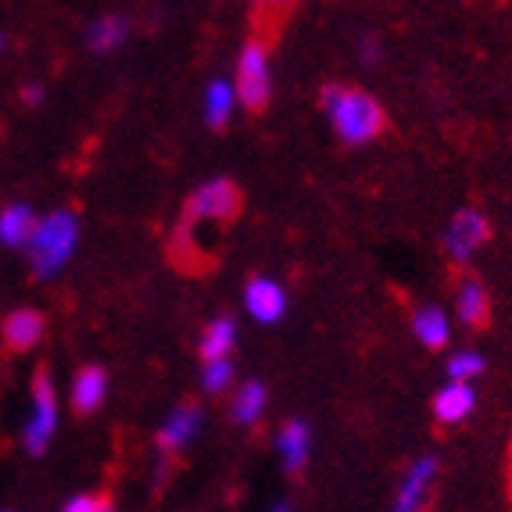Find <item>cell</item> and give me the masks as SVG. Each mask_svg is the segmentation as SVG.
Masks as SVG:
<instances>
[{
	"instance_id": "e0dca14e",
	"label": "cell",
	"mask_w": 512,
	"mask_h": 512,
	"mask_svg": "<svg viewBox=\"0 0 512 512\" xmlns=\"http://www.w3.org/2000/svg\"><path fill=\"white\" fill-rule=\"evenodd\" d=\"M459 319L466 326H487V319H491V298H487L484 283L466 280L459 287Z\"/></svg>"
},
{
	"instance_id": "484cf974",
	"label": "cell",
	"mask_w": 512,
	"mask_h": 512,
	"mask_svg": "<svg viewBox=\"0 0 512 512\" xmlns=\"http://www.w3.org/2000/svg\"><path fill=\"white\" fill-rule=\"evenodd\" d=\"M4 47H8V40H4V36H0V51H4Z\"/></svg>"
},
{
	"instance_id": "603a6c76",
	"label": "cell",
	"mask_w": 512,
	"mask_h": 512,
	"mask_svg": "<svg viewBox=\"0 0 512 512\" xmlns=\"http://www.w3.org/2000/svg\"><path fill=\"white\" fill-rule=\"evenodd\" d=\"M294 4H298V0H255V8H258V15H262L265 26H276L280 18L291 15Z\"/></svg>"
},
{
	"instance_id": "ffe728a7",
	"label": "cell",
	"mask_w": 512,
	"mask_h": 512,
	"mask_svg": "<svg viewBox=\"0 0 512 512\" xmlns=\"http://www.w3.org/2000/svg\"><path fill=\"white\" fill-rule=\"evenodd\" d=\"M233 344H237V323L233 319H215L201 333V359H219V355H230Z\"/></svg>"
},
{
	"instance_id": "d4e9b609",
	"label": "cell",
	"mask_w": 512,
	"mask_h": 512,
	"mask_svg": "<svg viewBox=\"0 0 512 512\" xmlns=\"http://www.w3.org/2000/svg\"><path fill=\"white\" fill-rule=\"evenodd\" d=\"M26 104H40L43 101V86H26Z\"/></svg>"
},
{
	"instance_id": "4fadbf2b",
	"label": "cell",
	"mask_w": 512,
	"mask_h": 512,
	"mask_svg": "<svg viewBox=\"0 0 512 512\" xmlns=\"http://www.w3.org/2000/svg\"><path fill=\"white\" fill-rule=\"evenodd\" d=\"M276 448H280L283 470L287 473H301L308 462V452H312V441H308V427L301 419H291L283 423L280 437H276Z\"/></svg>"
},
{
	"instance_id": "277c9868",
	"label": "cell",
	"mask_w": 512,
	"mask_h": 512,
	"mask_svg": "<svg viewBox=\"0 0 512 512\" xmlns=\"http://www.w3.org/2000/svg\"><path fill=\"white\" fill-rule=\"evenodd\" d=\"M54 430H58V394L47 369H40L33 380V419L26 423V452L43 455L51 444Z\"/></svg>"
},
{
	"instance_id": "44dd1931",
	"label": "cell",
	"mask_w": 512,
	"mask_h": 512,
	"mask_svg": "<svg viewBox=\"0 0 512 512\" xmlns=\"http://www.w3.org/2000/svg\"><path fill=\"white\" fill-rule=\"evenodd\" d=\"M233 384V359L230 355H219V359H205V369H201V387L208 394H222L230 391Z\"/></svg>"
},
{
	"instance_id": "52a82bcc",
	"label": "cell",
	"mask_w": 512,
	"mask_h": 512,
	"mask_svg": "<svg viewBox=\"0 0 512 512\" xmlns=\"http://www.w3.org/2000/svg\"><path fill=\"white\" fill-rule=\"evenodd\" d=\"M244 305H248L251 319H258V323H276L287 312V291L276 280L258 276V280L248 283V291H244Z\"/></svg>"
},
{
	"instance_id": "cb8c5ba5",
	"label": "cell",
	"mask_w": 512,
	"mask_h": 512,
	"mask_svg": "<svg viewBox=\"0 0 512 512\" xmlns=\"http://www.w3.org/2000/svg\"><path fill=\"white\" fill-rule=\"evenodd\" d=\"M111 509V498H97V495H79V498H69L65 502V512H104Z\"/></svg>"
},
{
	"instance_id": "8992f818",
	"label": "cell",
	"mask_w": 512,
	"mask_h": 512,
	"mask_svg": "<svg viewBox=\"0 0 512 512\" xmlns=\"http://www.w3.org/2000/svg\"><path fill=\"white\" fill-rule=\"evenodd\" d=\"M487 219L480 212H473V208H466V212H459L452 222H448V233H444V251H448V258L452 262H470L473 255H477V248L487 240Z\"/></svg>"
},
{
	"instance_id": "2e32d148",
	"label": "cell",
	"mask_w": 512,
	"mask_h": 512,
	"mask_svg": "<svg viewBox=\"0 0 512 512\" xmlns=\"http://www.w3.org/2000/svg\"><path fill=\"white\" fill-rule=\"evenodd\" d=\"M265 412V387L258 380H248V384H240L237 394H233L230 402V416L237 427H255L258 419Z\"/></svg>"
},
{
	"instance_id": "3957f363",
	"label": "cell",
	"mask_w": 512,
	"mask_h": 512,
	"mask_svg": "<svg viewBox=\"0 0 512 512\" xmlns=\"http://www.w3.org/2000/svg\"><path fill=\"white\" fill-rule=\"evenodd\" d=\"M237 101L248 111H265L273 97V72H269V51L262 40H251L237 61Z\"/></svg>"
},
{
	"instance_id": "9c48e42d",
	"label": "cell",
	"mask_w": 512,
	"mask_h": 512,
	"mask_svg": "<svg viewBox=\"0 0 512 512\" xmlns=\"http://www.w3.org/2000/svg\"><path fill=\"white\" fill-rule=\"evenodd\" d=\"M473 405H477V394H473L470 380H452L448 387H441L434 398V416L437 423H462L470 416Z\"/></svg>"
},
{
	"instance_id": "5b68a950",
	"label": "cell",
	"mask_w": 512,
	"mask_h": 512,
	"mask_svg": "<svg viewBox=\"0 0 512 512\" xmlns=\"http://www.w3.org/2000/svg\"><path fill=\"white\" fill-rule=\"evenodd\" d=\"M240 212V190L230 180H212L190 194L187 222H230Z\"/></svg>"
},
{
	"instance_id": "5bb4252c",
	"label": "cell",
	"mask_w": 512,
	"mask_h": 512,
	"mask_svg": "<svg viewBox=\"0 0 512 512\" xmlns=\"http://www.w3.org/2000/svg\"><path fill=\"white\" fill-rule=\"evenodd\" d=\"M36 222L40 219H36L29 205H8L0 212V244H8V248H29Z\"/></svg>"
},
{
	"instance_id": "ac0fdd59",
	"label": "cell",
	"mask_w": 512,
	"mask_h": 512,
	"mask_svg": "<svg viewBox=\"0 0 512 512\" xmlns=\"http://www.w3.org/2000/svg\"><path fill=\"white\" fill-rule=\"evenodd\" d=\"M126 33H129L126 18H122V15H104V18H97L94 26L86 29V47H90L94 54H108V51H115L122 40H126Z\"/></svg>"
},
{
	"instance_id": "6da1fadb",
	"label": "cell",
	"mask_w": 512,
	"mask_h": 512,
	"mask_svg": "<svg viewBox=\"0 0 512 512\" xmlns=\"http://www.w3.org/2000/svg\"><path fill=\"white\" fill-rule=\"evenodd\" d=\"M323 111H326V119H330L333 133L351 147L369 144V140L380 137L387 126V115H384V108H380V101L362 94V90H355V86H326Z\"/></svg>"
},
{
	"instance_id": "9a60e30c",
	"label": "cell",
	"mask_w": 512,
	"mask_h": 512,
	"mask_svg": "<svg viewBox=\"0 0 512 512\" xmlns=\"http://www.w3.org/2000/svg\"><path fill=\"white\" fill-rule=\"evenodd\" d=\"M412 333H416V341L423 344V348L437 351V348L448 344L452 326H448V316H444L441 308L430 305V308H419L416 316H412Z\"/></svg>"
},
{
	"instance_id": "30bf717a",
	"label": "cell",
	"mask_w": 512,
	"mask_h": 512,
	"mask_svg": "<svg viewBox=\"0 0 512 512\" xmlns=\"http://www.w3.org/2000/svg\"><path fill=\"white\" fill-rule=\"evenodd\" d=\"M434 477H437V459H419L416 466L405 473L402 484H398L394 509H402V512L419 509V505H423V498H427V491L434 487Z\"/></svg>"
},
{
	"instance_id": "8fae6325",
	"label": "cell",
	"mask_w": 512,
	"mask_h": 512,
	"mask_svg": "<svg viewBox=\"0 0 512 512\" xmlns=\"http://www.w3.org/2000/svg\"><path fill=\"white\" fill-rule=\"evenodd\" d=\"M108 398V373L101 366H86L72 380V405H76L79 416L101 409V402Z\"/></svg>"
},
{
	"instance_id": "7c38bea8",
	"label": "cell",
	"mask_w": 512,
	"mask_h": 512,
	"mask_svg": "<svg viewBox=\"0 0 512 512\" xmlns=\"http://www.w3.org/2000/svg\"><path fill=\"white\" fill-rule=\"evenodd\" d=\"M43 341V316L36 308H18L4 323V344L11 351H29Z\"/></svg>"
},
{
	"instance_id": "7402d4cb",
	"label": "cell",
	"mask_w": 512,
	"mask_h": 512,
	"mask_svg": "<svg viewBox=\"0 0 512 512\" xmlns=\"http://www.w3.org/2000/svg\"><path fill=\"white\" fill-rule=\"evenodd\" d=\"M484 373V359H480L477 351H459L448 359V376L452 380H473V376Z\"/></svg>"
},
{
	"instance_id": "7a4b0ae2",
	"label": "cell",
	"mask_w": 512,
	"mask_h": 512,
	"mask_svg": "<svg viewBox=\"0 0 512 512\" xmlns=\"http://www.w3.org/2000/svg\"><path fill=\"white\" fill-rule=\"evenodd\" d=\"M79 244V219L76 212L61 208L51 212L47 219L36 222L33 240H29V258H33V273L40 280H51L65 269V262L72 258Z\"/></svg>"
},
{
	"instance_id": "ba28073f",
	"label": "cell",
	"mask_w": 512,
	"mask_h": 512,
	"mask_svg": "<svg viewBox=\"0 0 512 512\" xmlns=\"http://www.w3.org/2000/svg\"><path fill=\"white\" fill-rule=\"evenodd\" d=\"M201 430V409L194 402H183L180 409L165 419V427L158 430V448L162 455H176L180 448H187L190 437Z\"/></svg>"
},
{
	"instance_id": "d6986e66",
	"label": "cell",
	"mask_w": 512,
	"mask_h": 512,
	"mask_svg": "<svg viewBox=\"0 0 512 512\" xmlns=\"http://www.w3.org/2000/svg\"><path fill=\"white\" fill-rule=\"evenodd\" d=\"M233 104H237V86L226 83V79H215V83L208 86V94H205V119H208V126H215V129L226 126Z\"/></svg>"
}]
</instances>
